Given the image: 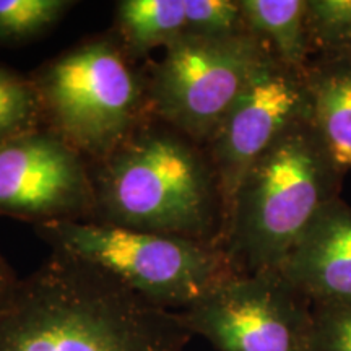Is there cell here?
<instances>
[{"mask_svg":"<svg viewBox=\"0 0 351 351\" xmlns=\"http://www.w3.org/2000/svg\"><path fill=\"white\" fill-rule=\"evenodd\" d=\"M192 337L178 313L59 251L0 307V351H184Z\"/></svg>","mask_w":351,"mask_h":351,"instance_id":"cell-1","label":"cell"},{"mask_svg":"<svg viewBox=\"0 0 351 351\" xmlns=\"http://www.w3.org/2000/svg\"><path fill=\"white\" fill-rule=\"evenodd\" d=\"M90 168L93 221L223 247V204L207 150L174 127L148 117Z\"/></svg>","mask_w":351,"mask_h":351,"instance_id":"cell-2","label":"cell"},{"mask_svg":"<svg viewBox=\"0 0 351 351\" xmlns=\"http://www.w3.org/2000/svg\"><path fill=\"white\" fill-rule=\"evenodd\" d=\"M341 181L309 122L276 140L244 176L223 230L241 274L278 270Z\"/></svg>","mask_w":351,"mask_h":351,"instance_id":"cell-3","label":"cell"},{"mask_svg":"<svg viewBox=\"0 0 351 351\" xmlns=\"http://www.w3.org/2000/svg\"><path fill=\"white\" fill-rule=\"evenodd\" d=\"M43 122L90 165L111 155L152 117L147 75L117 36L78 44L32 75Z\"/></svg>","mask_w":351,"mask_h":351,"instance_id":"cell-4","label":"cell"},{"mask_svg":"<svg viewBox=\"0 0 351 351\" xmlns=\"http://www.w3.org/2000/svg\"><path fill=\"white\" fill-rule=\"evenodd\" d=\"M34 228L52 251L99 267L143 300L174 313L241 274L223 247L179 236L99 221H56Z\"/></svg>","mask_w":351,"mask_h":351,"instance_id":"cell-5","label":"cell"},{"mask_svg":"<svg viewBox=\"0 0 351 351\" xmlns=\"http://www.w3.org/2000/svg\"><path fill=\"white\" fill-rule=\"evenodd\" d=\"M269 52L252 33H186L166 47L147 75L152 116L205 147Z\"/></svg>","mask_w":351,"mask_h":351,"instance_id":"cell-6","label":"cell"},{"mask_svg":"<svg viewBox=\"0 0 351 351\" xmlns=\"http://www.w3.org/2000/svg\"><path fill=\"white\" fill-rule=\"evenodd\" d=\"M178 315L218 351H311L313 306L280 270L231 276Z\"/></svg>","mask_w":351,"mask_h":351,"instance_id":"cell-7","label":"cell"},{"mask_svg":"<svg viewBox=\"0 0 351 351\" xmlns=\"http://www.w3.org/2000/svg\"><path fill=\"white\" fill-rule=\"evenodd\" d=\"M301 122H309L304 72L287 67L269 52L205 145L221 195L223 230L247 171Z\"/></svg>","mask_w":351,"mask_h":351,"instance_id":"cell-8","label":"cell"},{"mask_svg":"<svg viewBox=\"0 0 351 351\" xmlns=\"http://www.w3.org/2000/svg\"><path fill=\"white\" fill-rule=\"evenodd\" d=\"M90 163L49 127L0 142V215L34 226L93 221Z\"/></svg>","mask_w":351,"mask_h":351,"instance_id":"cell-9","label":"cell"},{"mask_svg":"<svg viewBox=\"0 0 351 351\" xmlns=\"http://www.w3.org/2000/svg\"><path fill=\"white\" fill-rule=\"evenodd\" d=\"M311 304L351 301V207L335 199L278 269Z\"/></svg>","mask_w":351,"mask_h":351,"instance_id":"cell-10","label":"cell"},{"mask_svg":"<svg viewBox=\"0 0 351 351\" xmlns=\"http://www.w3.org/2000/svg\"><path fill=\"white\" fill-rule=\"evenodd\" d=\"M304 82L309 125L345 178L351 173V57H313Z\"/></svg>","mask_w":351,"mask_h":351,"instance_id":"cell-11","label":"cell"},{"mask_svg":"<svg viewBox=\"0 0 351 351\" xmlns=\"http://www.w3.org/2000/svg\"><path fill=\"white\" fill-rule=\"evenodd\" d=\"M249 33L262 39L287 67L304 72L313 60L306 26V0H239Z\"/></svg>","mask_w":351,"mask_h":351,"instance_id":"cell-12","label":"cell"},{"mask_svg":"<svg viewBox=\"0 0 351 351\" xmlns=\"http://www.w3.org/2000/svg\"><path fill=\"white\" fill-rule=\"evenodd\" d=\"M116 36L132 59L158 46L168 47L187 33L186 0H122Z\"/></svg>","mask_w":351,"mask_h":351,"instance_id":"cell-13","label":"cell"},{"mask_svg":"<svg viewBox=\"0 0 351 351\" xmlns=\"http://www.w3.org/2000/svg\"><path fill=\"white\" fill-rule=\"evenodd\" d=\"M73 5L70 0H0V46L33 41Z\"/></svg>","mask_w":351,"mask_h":351,"instance_id":"cell-14","label":"cell"},{"mask_svg":"<svg viewBox=\"0 0 351 351\" xmlns=\"http://www.w3.org/2000/svg\"><path fill=\"white\" fill-rule=\"evenodd\" d=\"M306 26L315 57H351V0H306Z\"/></svg>","mask_w":351,"mask_h":351,"instance_id":"cell-15","label":"cell"},{"mask_svg":"<svg viewBox=\"0 0 351 351\" xmlns=\"http://www.w3.org/2000/svg\"><path fill=\"white\" fill-rule=\"evenodd\" d=\"M44 125L32 77L0 65V142Z\"/></svg>","mask_w":351,"mask_h":351,"instance_id":"cell-16","label":"cell"},{"mask_svg":"<svg viewBox=\"0 0 351 351\" xmlns=\"http://www.w3.org/2000/svg\"><path fill=\"white\" fill-rule=\"evenodd\" d=\"M187 33L228 38L249 33L239 0H186Z\"/></svg>","mask_w":351,"mask_h":351,"instance_id":"cell-17","label":"cell"},{"mask_svg":"<svg viewBox=\"0 0 351 351\" xmlns=\"http://www.w3.org/2000/svg\"><path fill=\"white\" fill-rule=\"evenodd\" d=\"M311 306V351H351V301Z\"/></svg>","mask_w":351,"mask_h":351,"instance_id":"cell-18","label":"cell"},{"mask_svg":"<svg viewBox=\"0 0 351 351\" xmlns=\"http://www.w3.org/2000/svg\"><path fill=\"white\" fill-rule=\"evenodd\" d=\"M20 278L15 275V271L12 270V267L8 265V262L2 257L0 254V307H2L8 301V298L12 296L13 289L16 288Z\"/></svg>","mask_w":351,"mask_h":351,"instance_id":"cell-19","label":"cell"}]
</instances>
